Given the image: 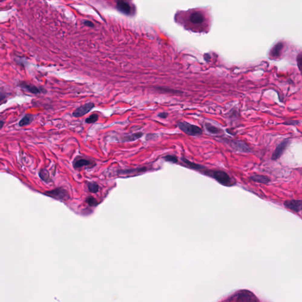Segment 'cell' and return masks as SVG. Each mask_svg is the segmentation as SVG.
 <instances>
[{"mask_svg": "<svg viewBox=\"0 0 302 302\" xmlns=\"http://www.w3.org/2000/svg\"><path fill=\"white\" fill-rule=\"evenodd\" d=\"M214 178L217 181L225 186H231L233 185V181L231 177L225 172L222 171H212L207 173Z\"/></svg>", "mask_w": 302, "mask_h": 302, "instance_id": "1", "label": "cell"}, {"mask_svg": "<svg viewBox=\"0 0 302 302\" xmlns=\"http://www.w3.org/2000/svg\"><path fill=\"white\" fill-rule=\"evenodd\" d=\"M178 126L182 131L189 135L198 136L202 133V130L199 127L186 122H180L178 123Z\"/></svg>", "mask_w": 302, "mask_h": 302, "instance_id": "2", "label": "cell"}, {"mask_svg": "<svg viewBox=\"0 0 302 302\" xmlns=\"http://www.w3.org/2000/svg\"><path fill=\"white\" fill-rule=\"evenodd\" d=\"M46 195L59 200H66L70 198L66 190L61 188L47 191L46 192Z\"/></svg>", "mask_w": 302, "mask_h": 302, "instance_id": "3", "label": "cell"}, {"mask_svg": "<svg viewBox=\"0 0 302 302\" xmlns=\"http://www.w3.org/2000/svg\"><path fill=\"white\" fill-rule=\"evenodd\" d=\"M73 165L75 169H80L83 167L92 168L96 165V163L95 162L90 159L83 157H77L74 159L73 162Z\"/></svg>", "mask_w": 302, "mask_h": 302, "instance_id": "4", "label": "cell"}, {"mask_svg": "<svg viewBox=\"0 0 302 302\" xmlns=\"http://www.w3.org/2000/svg\"><path fill=\"white\" fill-rule=\"evenodd\" d=\"M94 107V104L92 102H89L81 105L77 107L73 112V116L76 117H80L88 113Z\"/></svg>", "mask_w": 302, "mask_h": 302, "instance_id": "5", "label": "cell"}, {"mask_svg": "<svg viewBox=\"0 0 302 302\" xmlns=\"http://www.w3.org/2000/svg\"><path fill=\"white\" fill-rule=\"evenodd\" d=\"M230 145L233 149L242 153H250L251 152L248 145L242 140H232L230 142Z\"/></svg>", "mask_w": 302, "mask_h": 302, "instance_id": "6", "label": "cell"}, {"mask_svg": "<svg viewBox=\"0 0 302 302\" xmlns=\"http://www.w3.org/2000/svg\"><path fill=\"white\" fill-rule=\"evenodd\" d=\"M291 142V140L288 139L284 140L282 141L280 143H279L277 148H276L275 151H274L272 156H271V159L272 160H277L279 159L281 156L283 155L284 152L286 150V148L288 146Z\"/></svg>", "mask_w": 302, "mask_h": 302, "instance_id": "7", "label": "cell"}, {"mask_svg": "<svg viewBox=\"0 0 302 302\" xmlns=\"http://www.w3.org/2000/svg\"><path fill=\"white\" fill-rule=\"evenodd\" d=\"M18 86L24 89L25 90L30 92V93H33L35 94H38L43 92V90L41 89H40L35 86V85L29 83H27L25 81H20L18 83Z\"/></svg>", "mask_w": 302, "mask_h": 302, "instance_id": "8", "label": "cell"}, {"mask_svg": "<svg viewBox=\"0 0 302 302\" xmlns=\"http://www.w3.org/2000/svg\"><path fill=\"white\" fill-rule=\"evenodd\" d=\"M285 207L295 212H299L302 209V201L301 200H289L284 203Z\"/></svg>", "mask_w": 302, "mask_h": 302, "instance_id": "9", "label": "cell"}, {"mask_svg": "<svg viewBox=\"0 0 302 302\" xmlns=\"http://www.w3.org/2000/svg\"><path fill=\"white\" fill-rule=\"evenodd\" d=\"M256 297H254L251 293H240L238 296L237 300L238 301H243V302H254L256 301Z\"/></svg>", "mask_w": 302, "mask_h": 302, "instance_id": "10", "label": "cell"}, {"mask_svg": "<svg viewBox=\"0 0 302 302\" xmlns=\"http://www.w3.org/2000/svg\"><path fill=\"white\" fill-rule=\"evenodd\" d=\"M117 8L120 11L126 14H129L130 12V7L127 2L123 1H119L117 2Z\"/></svg>", "mask_w": 302, "mask_h": 302, "instance_id": "11", "label": "cell"}, {"mask_svg": "<svg viewBox=\"0 0 302 302\" xmlns=\"http://www.w3.org/2000/svg\"><path fill=\"white\" fill-rule=\"evenodd\" d=\"M190 20L192 23H202L204 21V16L199 12H194L190 15Z\"/></svg>", "mask_w": 302, "mask_h": 302, "instance_id": "12", "label": "cell"}, {"mask_svg": "<svg viewBox=\"0 0 302 302\" xmlns=\"http://www.w3.org/2000/svg\"><path fill=\"white\" fill-rule=\"evenodd\" d=\"M283 47V44L281 43H277L275 46L273 48V49L271 51L270 53V56L271 57L273 58H277L279 57L281 54L282 48Z\"/></svg>", "mask_w": 302, "mask_h": 302, "instance_id": "13", "label": "cell"}, {"mask_svg": "<svg viewBox=\"0 0 302 302\" xmlns=\"http://www.w3.org/2000/svg\"><path fill=\"white\" fill-rule=\"evenodd\" d=\"M143 136V133L142 132H137L135 133L129 135L125 136L123 138L122 141L125 142H133L136 140H138L140 138Z\"/></svg>", "mask_w": 302, "mask_h": 302, "instance_id": "14", "label": "cell"}, {"mask_svg": "<svg viewBox=\"0 0 302 302\" xmlns=\"http://www.w3.org/2000/svg\"><path fill=\"white\" fill-rule=\"evenodd\" d=\"M250 178L251 179V180H253L255 182L262 183V184H267L270 181V179L267 176L261 175H254L251 176L250 177Z\"/></svg>", "mask_w": 302, "mask_h": 302, "instance_id": "15", "label": "cell"}, {"mask_svg": "<svg viewBox=\"0 0 302 302\" xmlns=\"http://www.w3.org/2000/svg\"><path fill=\"white\" fill-rule=\"evenodd\" d=\"M34 116L33 115H26L20 120L19 122V126L22 127L24 126H27L32 123L34 120Z\"/></svg>", "mask_w": 302, "mask_h": 302, "instance_id": "16", "label": "cell"}, {"mask_svg": "<svg viewBox=\"0 0 302 302\" xmlns=\"http://www.w3.org/2000/svg\"><path fill=\"white\" fill-rule=\"evenodd\" d=\"M182 160L186 164V165H188L191 169H194L195 170H200V169L204 168L202 166L197 164V163H195L191 162L189 161H188V159H186V158H182Z\"/></svg>", "mask_w": 302, "mask_h": 302, "instance_id": "17", "label": "cell"}, {"mask_svg": "<svg viewBox=\"0 0 302 302\" xmlns=\"http://www.w3.org/2000/svg\"><path fill=\"white\" fill-rule=\"evenodd\" d=\"M205 128L206 129V130H207V132L208 133H211V134H213V135L218 134L220 132V129H219L218 128H217L216 126H213L211 124H209V123H205Z\"/></svg>", "mask_w": 302, "mask_h": 302, "instance_id": "18", "label": "cell"}, {"mask_svg": "<svg viewBox=\"0 0 302 302\" xmlns=\"http://www.w3.org/2000/svg\"><path fill=\"white\" fill-rule=\"evenodd\" d=\"M39 176L40 178L46 182H48L51 181L50 175L46 169H41L39 172Z\"/></svg>", "mask_w": 302, "mask_h": 302, "instance_id": "19", "label": "cell"}, {"mask_svg": "<svg viewBox=\"0 0 302 302\" xmlns=\"http://www.w3.org/2000/svg\"><path fill=\"white\" fill-rule=\"evenodd\" d=\"M89 191L92 193H96L99 191V186L96 182H89L87 184Z\"/></svg>", "mask_w": 302, "mask_h": 302, "instance_id": "20", "label": "cell"}, {"mask_svg": "<svg viewBox=\"0 0 302 302\" xmlns=\"http://www.w3.org/2000/svg\"><path fill=\"white\" fill-rule=\"evenodd\" d=\"M98 119L99 116L97 114H92L85 119V122L89 124L93 123L96 122L98 120Z\"/></svg>", "mask_w": 302, "mask_h": 302, "instance_id": "21", "label": "cell"}, {"mask_svg": "<svg viewBox=\"0 0 302 302\" xmlns=\"http://www.w3.org/2000/svg\"><path fill=\"white\" fill-rule=\"evenodd\" d=\"M166 161H168V162H170L174 163H175L177 162H178V158L174 156V155H166L165 156H164L163 158Z\"/></svg>", "mask_w": 302, "mask_h": 302, "instance_id": "22", "label": "cell"}, {"mask_svg": "<svg viewBox=\"0 0 302 302\" xmlns=\"http://www.w3.org/2000/svg\"><path fill=\"white\" fill-rule=\"evenodd\" d=\"M86 202L90 206H95L97 204V202L95 198L92 197H89L86 199Z\"/></svg>", "mask_w": 302, "mask_h": 302, "instance_id": "23", "label": "cell"}, {"mask_svg": "<svg viewBox=\"0 0 302 302\" xmlns=\"http://www.w3.org/2000/svg\"><path fill=\"white\" fill-rule=\"evenodd\" d=\"M146 168H140V169H130V170H125V171H121V173L122 174H130V173H133L134 172H136V171H138V172H140V171H145Z\"/></svg>", "mask_w": 302, "mask_h": 302, "instance_id": "24", "label": "cell"}, {"mask_svg": "<svg viewBox=\"0 0 302 302\" xmlns=\"http://www.w3.org/2000/svg\"><path fill=\"white\" fill-rule=\"evenodd\" d=\"M299 120H287L286 122H284L283 124L286 125H297L299 124Z\"/></svg>", "mask_w": 302, "mask_h": 302, "instance_id": "25", "label": "cell"}, {"mask_svg": "<svg viewBox=\"0 0 302 302\" xmlns=\"http://www.w3.org/2000/svg\"><path fill=\"white\" fill-rule=\"evenodd\" d=\"M297 64L300 70H301L302 72V54H300L297 57Z\"/></svg>", "mask_w": 302, "mask_h": 302, "instance_id": "26", "label": "cell"}, {"mask_svg": "<svg viewBox=\"0 0 302 302\" xmlns=\"http://www.w3.org/2000/svg\"><path fill=\"white\" fill-rule=\"evenodd\" d=\"M158 89L159 90H161V91L162 90H166V92H169V91L172 93H178V90H173V89H163V88H158Z\"/></svg>", "mask_w": 302, "mask_h": 302, "instance_id": "27", "label": "cell"}, {"mask_svg": "<svg viewBox=\"0 0 302 302\" xmlns=\"http://www.w3.org/2000/svg\"><path fill=\"white\" fill-rule=\"evenodd\" d=\"M83 23H84V24L85 25L88 26V27H94V24H93L92 22H91V21H88V20H86V21H84V22H83Z\"/></svg>", "mask_w": 302, "mask_h": 302, "instance_id": "28", "label": "cell"}, {"mask_svg": "<svg viewBox=\"0 0 302 302\" xmlns=\"http://www.w3.org/2000/svg\"><path fill=\"white\" fill-rule=\"evenodd\" d=\"M158 116L162 118V119H165L166 117H167L168 116V113L166 112H161V113H159L158 115Z\"/></svg>", "mask_w": 302, "mask_h": 302, "instance_id": "29", "label": "cell"}, {"mask_svg": "<svg viewBox=\"0 0 302 302\" xmlns=\"http://www.w3.org/2000/svg\"><path fill=\"white\" fill-rule=\"evenodd\" d=\"M3 125H4V122H3V120H1V124H0L1 126H0V129H2V126H3Z\"/></svg>", "mask_w": 302, "mask_h": 302, "instance_id": "30", "label": "cell"}]
</instances>
